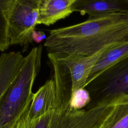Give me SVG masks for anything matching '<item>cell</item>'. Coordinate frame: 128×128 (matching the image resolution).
<instances>
[{"label": "cell", "instance_id": "obj_14", "mask_svg": "<svg viewBox=\"0 0 128 128\" xmlns=\"http://www.w3.org/2000/svg\"><path fill=\"white\" fill-rule=\"evenodd\" d=\"M32 38L33 41L38 44H40L43 40L46 38L44 32L42 30H34L32 34Z\"/></svg>", "mask_w": 128, "mask_h": 128}, {"label": "cell", "instance_id": "obj_10", "mask_svg": "<svg viewBox=\"0 0 128 128\" xmlns=\"http://www.w3.org/2000/svg\"><path fill=\"white\" fill-rule=\"evenodd\" d=\"M127 58L128 40L116 44L106 48L92 69L86 86L104 70Z\"/></svg>", "mask_w": 128, "mask_h": 128}, {"label": "cell", "instance_id": "obj_2", "mask_svg": "<svg viewBox=\"0 0 128 128\" xmlns=\"http://www.w3.org/2000/svg\"><path fill=\"white\" fill-rule=\"evenodd\" d=\"M42 46L32 49L0 102V128H15L32 100V89L41 66Z\"/></svg>", "mask_w": 128, "mask_h": 128}, {"label": "cell", "instance_id": "obj_7", "mask_svg": "<svg viewBox=\"0 0 128 128\" xmlns=\"http://www.w3.org/2000/svg\"><path fill=\"white\" fill-rule=\"evenodd\" d=\"M57 108L56 88L53 78L48 80L34 94L30 106L22 118L30 120Z\"/></svg>", "mask_w": 128, "mask_h": 128}, {"label": "cell", "instance_id": "obj_11", "mask_svg": "<svg viewBox=\"0 0 128 128\" xmlns=\"http://www.w3.org/2000/svg\"><path fill=\"white\" fill-rule=\"evenodd\" d=\"M102 128H128V94L116 98L114 108Z\"/></svg>", "mask_w": 128, "mask_h": 128}, {"label": "cell", "instance_id": "obj_1", "mask_svg": "<svg viewBox=\"0 0 128 128\" xmlns=\"http://www.w3.org/2000/svg\"><path fill=\"white\" fill-rule=\"evenodd\" d=\"M127 40L128 14L114 13L50 30L44 46L48 53L90 56Z\"/></svg>", "mask_w": 128, "mask_h": 128}, {"label": "cell", "instance_id": "obj_5", "mask_svg": "<svg viewBox=\"0 0 128 128\" xmlns=\"http://www.w3.org/2000/svg\"><path fill=\"white\" fill-rule=\"evenodd\" d=\"M40 2V0H12L8 19L10 46L20 45L24 52L32 42Z\"/></svg>", "mask_w": 128, "mask_h": 128}, {"label": "cell", "instance_id": "obj_12", "mask_svg": "<svg viewBox=\"0 0 128 128\" xmlns=\"http://www.w3.org/2000/svg\"><path fill=\"white\" fill-rule=\"evenodd\" d=\"M12 0H0V51L4 52L10 46L8 36V15Z\"/></svg>", "mask_w": 128, "mask_h": 128}, {"label": "cell", "instance_id": "obj_3", "mask_svg": "<svg viewBox=\"0 0 128 128\" xmlns=\"http://www.w3.org/2000/svg\"><path fill=\"white\" fill-rule=\"evenodd\" d=\"M116 98L90 108L57 110L36 118H22L15 128H102L113 110Z\"/></svg>", "mask_w": 128, "mask_h": 128}, {"label": "cell", "instance_id": "obj_8", "mask_svg": "<svg viewBox=\"0 0 128 128\" xmlns=\"http://www.w3.org/2000/svg\"><path fill=\"white\" fill-rule=\"evenodd\" d=\"M72 10L89 16L114 13L128 14V0H76Z\"/></svg>", "mask_w": 128, "mask_h": 128}, {"label": "cell", "instance_id": "obj_6", "mask_svg": "<svg viewBox=\"0 0 128 128\" xmlns=\"http://www.w3.org/2000/svg\"><path fill=\"white\" fill-rule=\"evenodd\" d=\"M106 49L90 56L76 54L58 55L53 54L64 62L70 71L72 93L78 89L85 88L92 69Z\"/></svg>", "mask_w": 128, "mask_h": 128}, {"label": "cell", "instance_id": "obj_13", "mask_svg": "<svg viewBox=\"0 0 128 128\" xmlns=\"http://www.w3.org/2000/svg\"><path fill=\"white\" fill-rule=\"evenodd\" d=\"M91 100L88 91L86 89L80 88L72 94L70 107L72 110H80L86 107Z\"/></svg>", "mask_w": 128, "mask_h": 128}, {"label": "cell", "instance_id": "obj_4", "mask_svg": "<svg viewBox=\"0 0 128 128\" xmlns=\"http://www.w3.org/2000/svg\"><path fill=\"white\" fill-rule=\"evenodd\" d=\"M91 100L86 108L110 101L122 94H128V58L104 70L87 84Z\"/></svg>", "mask_w": 128, "mask_h": 128}, {"label": "cell", "instance_id": "obj_9", "mask_svg": "<svg viewBox=\"0 0 128 128\" xmlns=\"http://www.w3.org/2000/svg\"><path fill=\"white\" fill-rule=\"evenodd\" d=\"M76 0H40L36 24L49 26L64 19L74 12Z\"/></svg>", "mask_w": 128, "mask_h": 128}]
</instances>
